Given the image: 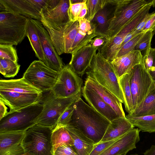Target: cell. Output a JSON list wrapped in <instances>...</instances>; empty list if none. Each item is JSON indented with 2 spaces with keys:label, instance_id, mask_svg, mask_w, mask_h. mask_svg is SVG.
<instances>
[{
  "label": "cell",
  "instance_id": "obj_11",
  "mask_svg": "<svg viewBox=\"0 0 155 155\" xmlns=\"http://www.w3.org/2000/svg\"><path fill=\"white\" fill-rule=\"evenodd\" d=\"M153 82L141 61L131 70L130 85L133 110L143 101Z\"/></svg>",
  "mask_w": 155,
  "mask_h": 155
},
{
  "label": "cell",
  "instance_id": "obj_28",
  "mask_svg": "<svg viewBox=\"0 0 155 155\" xmlns=\"http://www.w3.org/2000/svg\"><path fill=\"white\" fill-rule=\"evenodd\" d=\"M26 36L28 38L36 57L39 60L42 61L45 64V58L39 38L31 19H29L28 23Z\"/></svg>",
  "mask_w": 155,
  "mask_h": 155
},
{
  "label": "cell",
  "instance_id": "obj_7",
  "mask_svg": "<svg viewBox=\"0 0 155 155\" xmlns=\"http://www.w3.org/2000/svg\"><path fill=\"white\" fill-rule=\"evenodd\" d=\"M53 130L37 124L28 129L21 143L25 155H54L51 141Z\"/></svg>",
  "mask_w": 155,
  "mask_h": 155
},
{
  "label": "cell",
  "instance_id": "obj_44",
  "mask_svg": "<svg viewBox=\"0 0 155 155\" xmlns=\"http://www.w3.org/2000/svg\"><path fill=\"white\" fill-rule=\"evenodd\" d=\"M107 40V39L104 36H98L94 38L89 44L98 49L103 46Z\"/></svg>",
  "mask_w": 155,
  "mask_h": 155
},
{
  "label": "cell",
  "instance_id": "obj_43",
  "mask_svg": "<svg viewBox=\"0 0 155 155\" xmlns=\"http://www.w3.org/2000/svg\"><path fill=\"white\" fill-rule=\"evenodd\" d=\"M0 155H25V154L21 143L0 153Z\"/></svg>",
  "mask_w": 155,
  "mask_h": 155
},
{
  "label": "cell",
  "instance_id": "obj_21",
  "mask_svg": "<svg viewBox=\"0 0 155 155\" xmlns=\"http://www.w3.org/2000/svg\"><path fill=\"white\" fill-rule=\"evenodd\" d=\"M84 86L96 91L115 111L119 117H125L122 103L113 93L94 79L87 77Z\"/></svg>",
  "mask_w": 155,
  "mask_h": 155
},
{
  "label": "cell",
  "instance_id": "obj_26",
  "mask_svg": "<svg viewBox=\"0 0 155 155\" xmlns=\"http://www.w3.org/2000/svg\"><path fill=\"white\" fill-rule=\"evenodd\" d=\"M125 36L117 35L107 40L103 46L98 49V51L104 58L111 62L117 58Z\"/></svg>",
  "mask_w": 155,
  "mask_h": 155
},
{
  "label": "cell",
  "instance_id": "obj_46",
  "mask_svg": "<svg viewBox=\"0 0 155 155\" xmlns=\"http://www.w3.org/2000/svg\"><path fill=\"white\" fill-rule=\"evenodd\" d=\"M48 0H30L31 2L38 11L41 10L45 8L47 5Z\"/></svg>",
  "mask_w": 155,
  "mask_h": 155
},
{
  "label": "cell",
  "instance_id": "obj_25",
  "mask_svg": "<svg viewBox=\"0 0 155 155\" xmlns=\"http://www.w3.org/2000/svg\"><path fill=\"white\" fill-rule=\"evenodd\" d=\"M155 114V81H153L145 99L140 105L128 114L138 117Z\"/></svg>",
  "mask_w": 155,
  "mask_h": 155
},
{
  "label": "cell",
  "instance_id": "obj_9",
  "mask_svg": "<svg viewBox=\"0 0 155 155\" xmlns=\"http://www.w3.org/2000/svg\"><path fill=\"white\" fill-rule=\"evenodd\" d=\"M151 1L122 0L109 21L107 33L108 39L117 35L132 18Z\"/></svg>",
  "mask_w": 155,
  "mask_h": 155
},
{
  "label": "cell",
  "instance_id": "obj_34",
  "mask_svg": "<svg viewBox=\"0 0 155 155\" xmlns=\"http://www.w3.org/2000/svg\"><path fill=\"white\" fill-rule=\"evenodd\" d=\"M20 65L18 62L0 58V72L5 78H12L18 73Z\"/></svg>",
  "mask_w": 155,
  "mask_h": 155
},
{
  "label": "cell",
  "instance_id": "obj_52",
  "mask_svg": "<svg viewBox=\"0 0 155 155\" xmlns=\"http://www.w3.org/2000/svg\"><path fill=\"white\" fill-rule=\"evenodd\" d=\"M85 0H70L71 3L74 4L81 3L84 2Z\"/></svg>",
  "mask_w": 155,
  "mask_h": 155
},
{
  "label": "cell",
  "instance_id": "obj_55",
  "mask_svg": "<svg viewBox=\"0 0 155 155\" xmlns=\"http://www.w3.org/2000/svg\"><path fill=\"white\" fill-rule=\"evenodd\" d=\"M123 155H127V154H124Z\"/></svg>",
  "mask_w": 155,
  "mask_h": 155
},
{
  "label": "cell",
  "instance_id": "obj_10",
  "mask_svg": "<svg viewBox=\"0 0 155 155\" xmlns=\"http://www.w3.org/2000/svg\"><path fill=\"white\" fill-rule=\"evenodd\" d=\"M59 73L40 60H35L30 65L23 78L42 93L51 90L56 83Z\"/></svg>",
  "mask_w": 155,
  "mask_h": 155
},
{
  "label": "cell",
  "instance_id": "obj_19",
  "mask_svg": "<svg viewBox=\"0 0 155 155\" xmlns=\"http://www.w3.org/2000/svg\"><path fill=\"white\" fill-rule=\"evenodd\" d=\"M78 22V30L72 47L71 54L89 44L96 37L100 35L97 32L94 24L85 18L79 20Z\"/></svg>",
  "mask_w": 155,
  "mask_h": 155
},
{
  "label": "cell",
  "instance_id": "obj_2",
  "mask_svg": "<svg viewBox=\"0 0 155 155\" xmlns=\"http://www.w3.org/2000/svg\"><path fill=\"white\" fill-rule=\"evenodd\" d=\"M42 94L23 78L0 80V99L9 107V111L40 102Z\"/></svg>",
  "mask_w": 155,
  "mask_h": 155
},
{
  "label": "cell",
  "instance_id": "obj_13",
  "mask_svg": "<svg viewBox=\"0 0 155 155\" xmlns=\"http://www.w3.org/2000/svg\"><path fill=\"white\" fill-rule=\"evenodd\" d=\"M38 33L45 56V64L60 73L65 65L57 53L50 36L40 21L31 19Z\"/></svg>",
  "mask_w": 155,
  "mask_h": 155
},
{
  "label": "cell",
  "instance_id": "obj_41",
  "mask_svg": "<svg viewBox=\"0 0 155 155\" xmlns=\"http://www.w3.org/2000/svg\"><path fill=\"white\" fill-rule=\"evenodd\" d=\"M123 136L111 140L106 141L100 142L95 143L93 150L89 155H100L112 144Z\"/></svg>",
  "mask_w": 155,
  "mask_h": 155
},
{
  "label": "cell",
  "instance_id": "obj_32",
  "mask_svg": "<svg viewBox=\"0 0 155 155\" xmlns=\"http://www.w3.org/2000/svg\"><path fill=\"white\" fill-rule=\"evenodd\" d=\"M118 79L124 97V104L128 114L133 110L132 94L130 85V71Z\"/></svg>",
  "mask_w": 155,
  "mask_h": 155
},
{
  "label": "cell",
  "instance_id": "obj_49",
  "mask_svg": "<svg viewBox=\"0 0 155 155\" xmlns=\"http://www.w3.org/2000/svg\"><path fill=\"white\" fill-rule=\"evenodd\" d=\"M4 102L0 99V120L8 113L7 107Z\"/></svg>",
  "mask_w": 155,
  "mask_h": 155
},
{
  "label": "cell",
  "instance_id": "obj_35",
  "mask_svg": "<svg viewBox=\"0 0 155 155\" xmlns=\"http://www.w3.org/2000/svg\"><path fill=\"white\" fill-rule=\"evenodd\" d=\"M106 0H87V13L85 17L91 22L97 12L104 6Z\"/></svg>",
  "mask_w": 155,
  "mask_h": 155
},
{
  "label": "cell",
  "instance_id": "obj_42",
  "mask_svg": "<svg viewBox=\"0 0 155 155\" xmlns=\"http://www.w3.org/2000/svg\"><path fill=\"white\" fill-rule=\"evenodd\" d=\"M54 155H78L72 146L64 144L59 146L54 152Z\"/></svg>",
  "mask_w": 155,
  "mask_h": 155
},
{
  "label": "cell",
  "instance_id": "obj_15",
  "mask_svg": "<svg viewBox=\"0 0 155 155\" xmlns=\"http://www.w3.org/2000/svg\"><path fill=\"white\" fill-rule=\"evenodd\" d=\"M0 10L18 14L30 19L40 21V12L30 0H0Z\"/></svg>",
  "mask_w": 155,
  "mask_h": 155
},
{
  "label": "cell",
  "instance_id": "obj_36",
  "mask_svg": "<svg viewBox=\"0 0 155 155\" xmlns=\"http://www.w3.org/2000/svg\"><path fill=\"white\" fill-rule=\"evenodd\" d=\"M145 33L146 32L143 31L125 44L120 49L117 58L125 55L134 51L135 48L137 43Z\"/></svg>",
  "mask_w": 155,
  "mask_h": 155
},
{
  "label": "cell",
  "instance_id": "obj_40",
  "mask_svg": "<svg viewBox=\"0 0 155 155\" xmlns=\"http://www.w3.org/2000/svg\"><path fill=\"white\" fill-rule=\"evenodd\" d=\"M74 102L62 114L58 121L55 127H65L69 124L71 120L74 110L73 105Z\"/></svg>",
  "mask_w": 155,
  "mask_h": 155
},
{
  "label": "cell",
  "instance_id": "obj_4",
  "mask_svg": "<svg viewBox=\"0 0 155 155\" xmlns=\"http://www.w3.org/2000/svg\"><path fill=\"white\" fill-rule=\"evenodd\" d=\"M43 106L38 102L18 110L9 111L0 120V133L25 132L36 124Z\"/></svg>",
  "mask_w": 155,
  "mask_h": 155
},
{
  "label": "cell",
  "instance_id": "obj_51",
  "mask_svg": "<svg viewBox=\"0 0 155 155\" xmlns=\"http://www.w3.org/2000/svg\"><path fill=\"white\" fill-rule=\"evenodd\" d=\"M154 49L155 56L154 63L152 69L149 74L153 81H155V48Z\"/></svg>",
  "mask_w": 155,
  "mask_h": 155
},
{
  "label": "cell",
  "instance_id": "obj_5",
  "mask_svg": "<svg viewBox=\"0 0 155 155\" xmlns=\"http://www.w3.org/2000/svg\"><path fill=\"white\" fill-rule=\"evenodd\" d=\"M81 93L68 98L56 97L51 90L43 93L40 102L43 106L36 124L54 130L60 117L65 110L79 98Z\"/></svg>",
  "mask_w": 155,
  "mask_h": 155
},
{
  "label": "cell",
  "instance_id": "obj_37",
  "mask_svg": "<svg viewBox=\"0 0 155 155\" xmlns=\"http://www.w3.org/2000/svg\"><path fill=\"white\" fill-rule=\"evenodd\" d=\"M0 58L18 62L17 52L12 45L0 44Z\"/></svg>",
  "mask_w": 155,
  "mask_h": 155
},
{
  "label": "cell",
  "instance_id": "obj_16",
  "mask_svg": "<svg viewBox=\"0 0 155 155\" xmlns=\"http://www.w3.org/2000/svg\"><path fill=\"white\" fill-rule=\"evenodd\" d=\"M98 48L90 44L71 54L68 64L72 70L79 76H82L89 67L92 58Z\"/></svg>",
  "mask_w": 155,
  "mask_h": 155
},
{
  "label": "cell",
  "instance_id": "obj_38",
  "mask_svg": "<svg viewBox=\"0 0 155 155\" xmlns=\"http://www.w3.org/2000/svg\"><path fill=\"white\" fill-rule=\"evenodd\" d=\"M154 34L153 30H149L146 32L137 43L135 48L134 50L140 51L143 56L147 48L151 46V41Z\"/></svg>",
  "mask_w": 155,
  "mask_h": 155
},
{
  "label": "cell",
  "instance_id": "obj_45",
  "mask_svg": "<svg viewBox=\"0 0 155 155\" xmlns=\"http://www.w3.org/2000/svg\"><path fill=\"white\" fill-rule=\"evenodd\" d=\"M155 28V12L153 15L150 18L147 22L142 29V31L146 32L149 30L153 31Z\"/></svg>",
  "mask_w": 155,
  "mask_h": 155
},
{
  "label": "cell",
  "instance_id": "obj_22",
  "mask_svg": "<svg viewBox=\"0 0 155 155\" xmlns=\"http://www.w3.org/2000/svg\"><path fill=\"white\" fill-rule=\"evenodd\" d=\"M142 57L140 51L134 50L112 61L111 63L118 78L128 73L136 65L140 64Z\"/></svg>",
  "mask_w": 155,
  "mask_h": 155
},
{
  "label": "cell",
  "instance_id": "obj_3",
  "mask_svg": "<svg viewBox=\"0 0 155 155\" xmlns=\"http://www.w3.org/2000/svg\"><path fill=\"white\" fill-rule=\"evenodd\" d=\"M86 73L87 77L94 79L107 89L124 104V97L119 79L111 62L99 51L94 56Z\"/></svg>",
  "mask_w": 155,
  "mask_h": 155
},
{
  "label": "cell",
  "instance_id": "obj_6",
  "mask_svg": "<svg viewBox=\"0 0 155 155\" xmlns=\"http://www.w3.org/2000/svg\"><path fill=\"white\" fill-rule=\"evenodd\" d=\"M30 18L17 13L0 12V44L17 45L26 36Z\"/></svg>",
  "mask_w": 155,
  "mask_h": 155
},
{
  "label": "cell",
  "instance_id": "obj_23",
  "mask_svg": "<svg viewBox=\"0 0 155 155\" xmlns=\"http://www.w3.org/2000/svg\"><path fill=\"white\" fill-rule=\"evenodd\" d=\"M73 141V148L78 155H89L95 143L78 128L70 125L65 127Z\"/></svg>",
  "mask_w": 155,
  "mask_h": 155
},
{
  "label": "cell",
  "instance_id": "obj_30",
  "mask_svg": "<svg viewBox=\"0 0 155 155\" xmlns=\"http://www.w3.org/2000/svg\"><path fill=\"white\" fill-rule=\"evenodd\" d=\"M155 5V0H152L133 17L117 35L126 36L129 33L134 31L141 21L149 13V11L151 7H154Z\"/></svg>",
  "mask_w": 155,
  "mask_h": 155
},
{
  "label": "cell",
  "instance_id": "obj_54",
  "mask_svg": "<svg viewBox=\"0 0 155 155\" xmlns=\"http://www.w3.org/2000/svg\"><path fill=\"white\" fill-rule=\"evenodd\" d=\"M138 155V154H131V155Z\"/></svg>",
  "mask_w": 155,
  "mask_h": 155
},
{
  "label": "cell",
  "instance_id": "obj_14",
  "mask_svg": "<svg viewBox=\"0 0 155 155\" xmlns=\"http://www.w3.org/2000/svg\"><path fill=\"white\" fill-rule=\"evenodd\" d=\"M140 130L134 128L124 135L100 155H123L136 148L140 140Z\"/></svg>",
  "mask_w": 155,
  "mask_h": 155
},
{
  "label": "cell",
  "instance_id": "obj_39",
  "mask_svg": "<svg viewBox=\"0 0 155 155\" xmlns=\"http://www.w3.org/2000/svg\"><path fill=\"white\" fill-rule=\"evenodd\" d=\"M154 56L155 49L150 46L147 48L142 58L141 62L149 74L153 65Z\"/></svg>",
  "mask_w": 155,
  "mask_h": 155
},
{
  "label": "cell",
  "instance_id": "obj_12",
  "mask_svg": "<svg viewBox=\"0 0 155 155\" xmlns=\"http://www.w3.org/2000/svg\"><path fill=\"white\" fill-rule=\"evenodd\" d=\"M83 83L82 79L68 64L64 66L59 73L51 91L57 97H69L81 93Z\"/></svg>",
  "mask_w": 155,
  "mask_h": 155
},
{
  "label": "cell",
  "instance_id": "obj_33",
  "mask_svg": "<svg viewBox=\"0 0 155 155\" xmlns=\"http://www.w3.org/2000/svg\"><path fill=\"white\" fill-rule=\"evenodd\" d=\"M86 2L87 0L79 3L72 4L70 2L68 11L70 21H78L79 20L85 18L87 13Z\"/></svg>",
  "mask_w": 155,
  "mask_h": 155
},
{
  "label": "cell",
  "instance_id": "obj_31",
  "mask_svg": "<svg viewBox=\"0 0 155 155\" xmlns=\"http://www.w3.org/2000/svg\"><path fill=\"white\" fill-rule=\"evenodd\" d=\"M51 141L53 152L57 148L62 145H68L73 147V139L65 127H55L53 130Z\"/></svg>",
  "mask_w": 155,
  "mask_h": 155
},
{
  "label": "cell",
  "instance_id": "obj_27",
  "mask_svg": "<svg viewBox=\"0 0 155 155\" xmlns=\"http://www.w3.org/2000/svg\"><path fill=\"white\" fill-rule=\"evenodd\" d=\"M126 118L142 132L155 133V114L138 117L125 116Z\"/></svg>",
  "mask_w": 155,
  "mask_h": 155
},
{
  "label": "cell",
  "instance_id": "obj_1",
  "mask_svg": "<svg viewBox=\"0 0 155 155\" xmlns=\"http://www.w3.org/2000/svg\"><path fill=\"white\" fill-rule=\"evenodd\" d=\"M68 125L79 129L95 143L102 139L110 121L80 98L74 104Z\"/></svg>",
  "mask_w": 155,
  "mask_h": 155
},
{
  "label": "cell",
  "instance_id": "obj_50",
  "mask_svg": "<svg viewBox=\"0 0 155 155\" xmlns=\"http://www.w3.org/2000/svg\"><path fill=\"white\" fill-rule=\"evenodd\" d=\"M143 155H155V145H152L150 148L143 153Z\"/></svg>",
  "mask_w": 155,
  "mask_h": 155
},
{
  "label": "cell",
  "instance_id": "obj_47",
  "mask_svg": "<svg viewBox=\"0 0 155 155\" xmlns=\"http://www.w3.org/2000/svg\"><path fill=\"white\" fill-rule=\"evenodd\" d=\"M154 12L151 13H149L141 21L136 27L135 30L138 31H142V29L145 25L147 21L153 15Z\"/></svg>",
  "mask_w": 155,
  "mask_h": 155
},
{
  "label": "cell",
  "instance_id": "obj_8",
  "mask_svg": "<svg viewBox=\"0 0 155 155\" xmlns=\"http://www.w3.org/2000/svg\"><path fill=\"white\" fill-rule=\"evenodd\" d=\"M41 17L40 21L48 32L59 55L71 54L72 47L78 30V21H70L61 26H55L51 25Z\"/></svg>",
  "mask_w": 155,
  "mask_h": 155
},
{
  "label": "cell",
  "instance_id": "obj_24",
  "mask_svg": "<svg viewBox=\"0 0 155 155\" xmlns=\"http://www.w3.org/2000/svg\"><path fill=\"white\" fill-rule=\"evenodd\" d=\"M126 117H120L110 121L100 142L111 140L120 137L134 128Z\"/></svg>",
  "mask_w": 155,
  "mask_h": 155
},
{
  "label": "cell",
  "instance_id": "obj_17",
  "mask_svg": "<svg viewBox=\"0 0 155 155\" xmlns=\"http://www.w3.org/2000/svg\"><path fill=\"white\" fill-rule=\"evenodd\" d=\"M81 92L89 105L110 121L120 117L114 110L93 89L84 86Z\"/></svg>",
  "mask_w": 155,
  "mask_h": 155
},
{
  "label": "cell",
  "instance_id": "obj_48",
  "mask_svg": "<svg viewBox=\"0 0 155 155\" xmlns=\"http://www.w3.org/2000/svg\"><path fill=\"white\" fill-rule=\"evenodd\" d=\"M142 31H138L134 30L127 34L125 37L124 40L120 47V49L126 43L130 40L133 37L142 32ZM120 50V49H119Z\"/></svg>",
  "mask_w": 155,
  "mask_h": 155
},
{
  "label": "cell",
  "instance_id": "obj_18",
  "mask_svg": "<svg viewBox=\"0 0 155 155\" xmlns=\"http://www.w3.org/2000/svg\"><path fill=\"white\" fill-rule=\"evenodd\" d=\"M119 3L118 0H106L104 7L97 12L91 21L95 26L97 32L107 39V33L109 21Z\"/></svg>",
  "mask_w": 155,
  "mask_h": 155
},
{
  "label": "cell",
  "instance_id": "obj_29",
  "mask_svg": "<svg viewBox=\"0 0 155 155\" xmlns=\"http://www.w3.org/2000/svg\"><path fill=\"white\" fill-rule=\"evenodd\" d=\"M25 132L0 133V153H3L12 147L21 143Z\"/></svg>",
  "mask_w": 155,
  "mask_h": 155
},
{
  "label": "cell",
  "instance_id": "obj_53",
  "mask_svg": "<svg viewBox=\"0 0 155 155\" xmlns=\"http://www.w3.org/2000/svg\"><path fill=\"white\" fill-rule=\"evenodd\" d=\"M153 32H154V34L155 35V28H154V29Z\"/></svg>",
  "mask_w": 155,
  "mask_h": 155
},
{
  "label": "cell",
  "instance_id": "obj_20",
  "mask_svg": "<svg viewBox=\"0 0 155 155\" xmlns=\"http://www.w3.org/2000/svg\"><path fill=\"white\" fill-rule=\"evenodd\" d=\"M70 0H60L57 5L53 8H44L41 11V16L51 25L60 26L70 21L68 11Z\"/></svg>",
  "mask_w": 155,
  "mask_h": 155
}]
</instances>
